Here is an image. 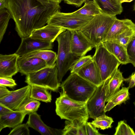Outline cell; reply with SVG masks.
Wrapping results in <instances>:
<instances>
[{
	"label": "cell",
	"mask_w": 135,
	"mask_h": 135,
	"mask_svg": "<svg viewBox=\"0 0 135 135\" xmlns=\"http://www.w3.org/2000/svg\"><path fill=\"white\" fill-rule=\"evenodd\" d=\"M60 8L59 3L43 0H8L7 9L15 22L16 30L22 38L45 26Z\"/></svg>",
	"instance_id": "cell-1"
},
{
	"label": "cell",
	"mask_w": 135,
	"mask_h": 135,
	"mask_svg": "<svg viewBox=\"0 0 135 135\" xmlns=\"http://www.w3.org/2000/svg\"><path fill=\"white\" fill-rule=\"evenodd\" d=\"M55 101V112L61 119L73 122L75 120L86 123L89 115L87 102H81L69 98L62 90Z\"/></svg>",
	"instance_id": "cell-2"
},
{
	"label": "cell",
	"mask_w": 135,
	"mask_h": 135,
	"mask_svg": "<svg viewBox=\"0 0 135 135\" xmlns=\"http://www.w3.org/2000/svg\"><path fill=\"white\" fill-rule=\"evenodd\" d=\"M116 18V16L103 13L95 16L78 31L95 47L105 41L108 32Z\"/></svg>",
	"instance_id": "cell-3"
},
{
	"label": "cell",
	"mask_w": 135,
	"mask_h": 135,
	"mask_svg": "<svg viewBox=\"0 0 135 135\" xmlns=\"http://www.w3.org/2000/svg\"><path fill=\"white\" fill-rule=\"evenodd\" d=\"M60 87L69 98L81 102H87L97 87L76 73H71Z\"/></svg>",
	"instance_id": "cell-4"
},
{
	"label": "cell",
	"mask_w": 135,
	"mask_h": 135,
	"mask_svg": "<svg viewBox=\"0 0 135 135\" xmlns=\"http://www.w3.org/2000/svg\"><path fill=\"white\" fill-rule=\"evenodd\" d=\"M71 34V31L66 30L60 33L56 39L58 44L56 62L60 83L74 63L81 57L71 51L70 45Z\"/></svg>",
	"instance_id": "cell-5"
},
{
	"label": "cell",
	"mask_w": 135,
	"mask_h": 135,
	"mask_svg": "<svg viewBox=\"0 0 135 135\" xmlns=\"http://www.w3.org/2000/svg\"><path fill=\"white\" fill-rule=\"evenodd\" d=\"M25 82L31 86H38L53 91H57L61 84L58 80L56 62L53 66L46 67L27 75Z\"/></svg>",
	"instance_id": "cell-6"
},
{
	"label": "cell",
	"mask_w": 135,
	"mask_h": 135,
	"mask_svg": "<svg viewBox=\"0 0 135 135\" xmlns=\"http://www.w3.org/2000/svg\"><path fill=\"white\" fill-rule=\"evenodd\" d=\"M94 16L65 13L58 11L49 18L47 24L51 25L70 31H77L86 25Z\"/></svg>",
	"instance_id": "cell-7"
},
{
	"label": "cell",
	"mask_w": 135,
	"mask_h": 135,
	"mask_svg": "<svg viewBox=\"0 0 135 135\" xmlns=\"http://www.w3.org/2000/svg\"><path fill=\"white\" fill-rule=\"evenodd\" d=\"M93 60L97 66L104 81L118 69L121 63L101 43L95 47Z\"/></svg>",
	"instance_id": "cell-8"
},
{
	"label": "cell",
	"mask_w": 135,
	"mask_h": 135,
	"mask_svg": "<svg viewBox=\"0 0 135 135\" xmlns=\"http://www.w3.org/2000/svg\"><path fill=\"white\" fill-rule=\"evenodd\" d=\"M109 77L97 87L93 95L87 102V108L90 118L94 119L98 116L105 114V103Z\"/></svg>",
	"instance_id": "cell-9"
},
{
	"label": "cell",
	"mask_w": 135,
	"mask_h": 135,
	"mask_svg": "<svg viewBox=\"0 0 135 135\" xmlns=\"http://www.w3.org/2000/svg\"><path fill=\"white\" fill-rule=\"evenodd\" d=\"M31 86L28 85L17 90L12 91L6 96L0 98V103L13 110H18L30 98Z\"/></svg>",
	"instance_id": "cell-10"
},
{
	"label": "cell",
	"mask_w": 135,
	"mask_h": 135,
	"mask_svg": "<svg viewBox=\"0 0 135 135\" xmlns=\"http://www.w3.org/2000/svg\"><path fill=\"white\" fill-rule=\"evenodd\" d=\"M52 43L33 38L30 36L21 38V43L15 52L19 56L30 53L42 50L52 49Z\"/></svg>",
	"instance_id": "cell-11"
},
{
	"label": "cell",
	"mask_w": 135,
	"mask_h": 135,
	"mask_svg": "<svg viewBox=\"0 0 135 135\" xmlns=\"http://www.w3.org/2000/svg\"><path fill=\"white\" fill-rule=\"evenodd\" d=\"M70 31V48L72 52L74 54L81 57L95 47L78 30Z\"/></svg>",
	"instance_id": "cell-12"
},
{
	"label": "cell",
	"mask_w": 135,
	"mask_h": 135,
	"mask_svg": "<svg viewBox=\"0 0 135 135\" xmlns=\"http://www.w3.org/2000/svg\"><path fill=\"white\" fill-rule=\"evenodd\" d=\"M17 62L18 72L21 75L26 76L47 66L44 60L36 57L27 58L20 56Z\"/></svg>",
	"instance_id": "cell-13"
},
{
	"label": "cell",
	"mask_w": 135,
	"mask_h": 135,
	"mask_svg": "<svg viewBox=\"0 0 135 135\" xmlns=\"http://www.w3.org/2000/svg\"><path fill=\"white\" fill-rule=\"evenodd\" d=\"M19 57L16 53L0 54V77L12 78L18 72L17 62Z\"/></svg>",
	"instance_id": "cell-14"
},
{
	"label": "cell",
	"mask_w": 135,
	"mask_h": 135,
	"mask_svg": "<svg viewBox=\"0 0 135 135\" xmlns=\"http://www.w3.org/2000/svg\"><path fill=\"white\" fill-rule=\"evenodd\" d=\"M66 30L62 28L47 24L33 30L29 36L33 38L53 43L60 33Z\"/></svg>",
	"instance_id": "cell-15"
},
{
	"label": "cell",
	"mask_w": 135,
	"mask_h": 135,
	"mask_svg": "<svg viewBox=\"0 0 135 135\" xmlns=\"http://www.w3.org/2000/svg\"><path fill=\"white\" fill-rule=\"evenodd\" d=\"M26 124L42 135H62V129L54 128L47 126L36 112L29 115Z\"/></svg>",
	"instance_id": "cell-16"
},
{
	"label": "cell",
	"mask_w": 135,
	"mask_h": 135,
	"mask_svg": "<svg viewBox=\"0 0 135 135\" xmlns=\"http://www.w3.org/2000/svg\"><path fill=\"white\" fill-rule=\"evenodd\" d=\"M76 73L97 87L103 82L102 80L98 69L93 60L79 70Z\"/></svg>",
	"instance_id": "cell-17"
},
{
	"label": "cell",
	"mask_w": 135,
	"mask_h": 135,
	"mask_svg": "<svg viewBox=\"0 0 135 135\" xmlns=\"http://www.w3.org/2000/svg\"><path fill=\"white\" fill-rule=\"evenodd\" d=\"M26 115L24 112L17 110L0 115V132L6 127L13 128L21 124Z\"/></svg>",
	"instance_id": "cell-18"
},
{
	"label": "cell",
	"mask_w": 135,
	"mask_h": 135,
	"mask_svg": "<svg viewBox=\"0 0 135 135\" xmlns=\"http://www.w3.org/2000/svg\"><path fill=\"white\" fill-rule=\"evenodd\" d=\"M103 13L112 16L121 14L123 11L122 3L118 0H93Z\"/></svg>",
	"instance_id": "cell-19"
},
{
	"label": "cell",
	"mask_w": 135,
	"mask_h": 135,
	"mask_svg": "<svg viewBox=\"0 0 135 135\" xmlns=\"http://www.w3.org/2000/svg\"><path fill=\"white\" fill-rule=\"evenodd\" d=\"M132 28H135V24L131 20L127 19L119 20L116 18L108 32L105 41H109L117 35Z\"/></svg>",
	"instance_id": "cell-20"
},
{
	"label": "cell",
	"mask_w": 135,
	"mask_h": 135,
	"mask_svg": "<svg viewBox=\"0 0 135 135\" xmlns=\"http://www.w3.org/2000/svg\"><path fill=\"white\" fill-rule=\"evenodd\" d=\"M107 50L114 55L121 64L126 65L129 63L126 48L120 44L109 41L103 42Z\"/></svg>",
	"instance_id": "cell-21"
},
{
	"label": "cell",
	"mask_w": 135,
	"mask_h": 135,
	"mask_svg": "<svg viewBox=\"0 0 135 135\" xmlns=\"http://www.w3.org/2000/svg\"><path fill=\"white\" fill-rule=\"evenodd\" d=\"M125 79L119 69H117L109 77L106 92L107 102L109 98L116 92L120 89V87Z\"/></svg>",
	"instance_id": "cell-22"
},
{
	"label": "cell",
	"mask_w": 135,
	"mask_h": 135,
	"mask_svg": "<svg viewBox=\"0 0 135 135\" xmlns=\"http://www.w3.org/2000/svg\"><path fill=\"white\" fill-rule=\"evenodd\" d=\"M128 87H123L115 93L109 99L105 105L104 112H106L111 110L115 106L125 103L129 98Z\"/></svg>",
	"instance_id": "cell-23"
},
{
	"label": "cell",
	"mask_w": 135,
	"mask_h": 135,
	"mask_svg": "<svg viewBox=\"0 0 135 135\" xmlns=\"http://www.w3.org/2000/svg\"><path fill=\"white\" fill-rule=\"evenodd\" d=\"M22 56L27 58L36 57L40 58L46 62L47 66H51L56 63L57 54L50 50H42L30 53Z\"/></svg>",
	"instance_id": "cell-24"
},
{
	"label": "cell",
	"mask_w": 135,
	"mask_h": 135,
	"mask_svg": "<svg viewBox=\"0 0 135 135\" xmlns=\"http://www.w3.org/2000/svg\"><path fill=\"white\" fill-rule=\"evenodd\" d=\"M48 90L45 88L31 86L30 98L47 103L50 102L52 95Z\"/></svg>",
	"instance_id": "cell-25"
},
{
	"label": "cell",
	"mask_w": 135,
	"mask_h": 135,
	"mask_svg": "<svg viewBox=\"0 0 135 135\" xmlns=\"http://www.w3.org/2000/svg\"><path fill=\"white\" fill-rule=\"evenodd\" d=\"M73 12L93 16L103 13L95 2L93 0H86L82 7Z\"/></svg>",
	"instance_id": "cell-26"
},
{
	"label": "cell",
	"mask_w": 135,
	"mask_h": 135,
	"mask_svg": "<svg viewBox=\"0 0 135 135\" xmlns=\"http://www.w3.org/2000/svg\"><path fill=\"white\" fill-rule=\"evenodd\" d=\"M135 34V28L130 29L116 35L109 41L127 46L132 36Z\"/></svg>",
	"instance_id": "cell-27"
},
{
	"label": "cell",
	"mask_w": 135,
	"mask_h": 135,
	"mask_svg": "<svg viewBox=\"0 0 135 135\" xmlns=\"http://www.w3.org/2000/svg\"><path fill=\"white\" fill-rule=\"evenodd\" d=\"M113 122L112 117L104 114L96 117L91 123L95 128L104 130L111 128Z\"/></svg>",
	"instance_id": "cell-28"
},
{
	"label": "cell",
	"mask_w": 135,
	"mask_h": 135,
	"mask_svg": "<svg viewBox=\"0 0 135 135\" xmlns=\"http://www.w3.org/2000/svg\"><path fill=\"white\" fill-rule=\"evenodd\" d=\"M86 123L77 120L73 122L66 120L64 128L62 129V135H78L80 128Z\"/></svg>",
	"instance_id": "cell-29"
},
{
	"label": "cell",
	"mask_w": 135,
	"mask_h": 135,
	"mask_svg": "<svg viewBox=\"0 0 135 135\" xmlns=\"http://www.w3.org/2000/svg\"><path fill=\"white\" fill-rule=\"evenodd\" d=\"M40 104L38 100L30 98L21 106L18 110L24 112L26 115H29L36 112Z\"/></svg>",
	"instance_id": "cell-30"
},
{
	"label": "cell",
	"mask_w": 135,
	"mask_h": 135,
	"mask_svg": "<svg viewBox=\"0 0 135 135\" xmlns=\"http://www.w3.org/2000/svg\"><path fill=\"white\" fill-rule=\"evenodd\" d=\"M11 15L7 9L0 10V43L3 38L8 26Z\"/></svg>",
	"instance_id": "cell-31"
},
{
	"label": "cell",
	"mask_w": 135,
	"mask_h": 135,
	"mask_svg": "<svg viewBox=\"0 0 135 135\" xmlns=\"http://www.w3.org/2000/svg\"><path fill=\"white\" fill-rule=\"evenodd\" d=\"M92 61V57L90 55L84 56L80 57L74 63L70 69L71 73H76L79 70Z\"/></svg>",
	"instance_id": "cell-32"
},
{
	"label": "cell",
	"mask_w": 135,
	"mask_h": 135,
	"mask_svg": "<svg viewBox=\"0 0 135 135\" xmlns=\"http://www.w3.org/2000/svg\"><path fill=\"white\" fill-rule=\"evenodd\" d=\"M114 135H135V132L124 120H121L118 122Z\"/></svg>",
	"instance_id": "cell-33"
},
{
	"label": "cell",
	"mask_w": 135,
	"mask_h": 135,
	"mask_svg": "<svg viewBox=\"0 0 135 135\" xmlns=\"http://www.w3.org/2000/svg\"><path fill=\"white\" fill-rule=\"evenodd\" d=\"M126 49L129 63L135 67V34L128 44Z\"/></svg>",
	"instance_id": "cell-34"
},
{
	"label": "cell",
	"mask_w": 135,
	"mask_h": 135,
	"mask_svg": "<svg viewBox=\"0 0 135 135\" xmlns=\"http://www.w3.org/2000/svg\"><path fill=\"white\" fill-rule=\"evenodd\" d=\"M29 127L26 124H20L10 131L8 135H29L30 131Z\"/></svg>",
	"instance_id": "cell-35"
},
{
	"label": "cell",
	"mask_w": 135,
	"mask_h": 135,
	"mask_svg": "<svg viewBox=\"0 0 135 135\" xmlns=\"http://www.w3.org/2000/svg\"><path fill=\"white\" fill-rule=\"evenodd\" d=\"M16 85L15 80L12 78L0 77V86L13 88Z\"/></svg>",
	"instance_id": "cell-36"
},
{
	"label": "cell",
	"mask_w": 135,
	"mask_h": 135,
	"mask_svg": "<svg viewBox=\"0 0 135 135\" xmlns=\"http://www.w3.org/2000/svg\"><path fill=\"white\" fill-rule=\"evenodd\" d=\"M85 127L87 135H101L91 122H86L85 124Z\"/></svg>",
	"instance_id": "cell-37"
},
{
	"label": "cell",
	"mask_w": 135,
	"mask_h": 135,
	"mask_svg": "<svg viewBox=\"0 0 135 135\" xmlns=\"http://www.w3.org/2000/svg\"><path fill=\"white\" fill-rule=\"evenodd\" d=\"M66 3L73 5L78 7L81 6L86 0H62Z\"/></svg>",
	"instance_id": "cell-38"
},
{
	"label": "cell",
	"mask_w": 135,
	"mask_h": 135,
	"mask_svg": "<svg viewBox=\"0 0 135 135\" xmlns=\"http://www.w3.org/2000/svg\"><path fill=\"white\" fill-rule=\"evenodd\" d=\"M125 81L129 83V89L135 86V72L133 73L128 78L125 79Z\"/></svg>",
	"instance_id": "cell-39"
},
{
	"label": "cell",
	"mask_w": 135,
	"mask_h": 135,
	"mask_svg": "<svg viewBox=\"0 0 135 135\" xmlns=\"http://www.w3.org/2000/svg\"><path fill=\"white\" fill-rule=\"evenodd\" d=\"M13 111L5 105L0 103V115L6 114Z\"/></svg>",
	"instance_id": "cell-40"
},
{
	"label": "cell",
	"mask_w": 135,
	"mask_h": 135,
	"mask_svg": "<svg viewBox=\"0 0 135 135\" xmlns=\"http://www.w3.org/2000/svg\"><path fill=\"white\" fill-rule=\"evenodd\" d=\"M11 91L7 89L6 87L0 86V98L7 95L9 94Z\"/></svg>",
	"instance_id": "cell-41"
},
{
	"label": "cell",
	"mask_w": 135,
	"mask_h": 135,
	"mask_svg": "<svg viewBox=\"0 0 135 135\" xmlns=\"http://www.w3.org/2000/svg\"><path fill=\"white\" fill-rule=\"evenodd\" d=\"M8 3V0H0V10L7 9Z\"/></svg>",
	"instance_id": "cell-42"
},
{
	"label": "cell",
	"mask_w": 135,
	"mask_h": 135,
	"mask_svg": "<svg viewBox=\"0 0 135 135\" xmlns=\"http://www.w3.org/2000/svg\"><path fill=\"white\" fill-rule=\"evenodd\" d=\"M44 1L49 2H52L57 3H60L61 2L62 0H43Z\"/></svg>",
	"instance_id": "cell-43"
},
{
	"label": "cell",
	"mask_w": 135,
	"mask_h": 135,
	"mask_svg": "<svg viewBox=\"0 0 135 135\" xmlns=\"http://www.w3.org/2000/svg\"><path fill=\"white\" fill-rule=\"evenodd\" d=\"M120 1L122 3L127 2H132L133 0H118Z\"/></svg>",
	"instance_id": "cell-44"
},
{
	"label": "cell",
	"mask_w": 135,
	"mask_h": 135,
	"mask_svg": "<svg viewBox=\"0 0 135 135\" xmlns=\"http://www.w3.org/2000/svg\"><path fill=\"white\" fill-rule=\"evenodd\" d=\"M133 10L135 11V1L133 5Z\"/></svg>",
	"instance_id": "cell-45"
},
{
	"label": "cell",
	"mask_w": 135,
	"mask_h": 135,
	"mask_svg": "<svg viewBox=\"0 0 135 135\" xmlns=\"http://www.w3.org/2000/svg\"><path fill=\"white\" fill-rule=\"evenodd\" d=\"M133 104L134 105L135 107V101L133 102Z\"/></svg>",
	"instance_id": "cell-46"
}]
</instances>
